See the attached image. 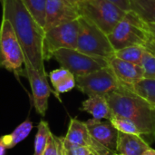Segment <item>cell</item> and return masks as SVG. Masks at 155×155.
<instances>
[{
    "instance_id": "8",
    "label": "cell",
    "mask_w": 155,
    "mask_h": 155,
    "mask_svg": "<svg viewBox=\"0 0 155 155\" xmlns=\"http://www.w3.org/2000/svg\"><path fill=\"white\" fill-rule=\"evenodd\" d=\"M75 87L88 97L93 95L105 96L118 90L121 84L108 65L85 75L76 76Z\"/></svg>"
},
{
    "instance_id": "32",
    "label": "cell",
    "mask_w": 155,
    "mask_h": 155,
    "mask_svg": "<svg viewBox=\"0 0 155 155\" xmlns=\"http://www.w3.org/2000/svg\"><path fill=\"white\" fill-rule=\"evenodd\" d=\"M143 155H155V150L152 149V148H149Z\"/></svg>"
},
{
    "instance_id": "3",
    "label": "cell",
    "mask_w": 155,
    "mask_h": 155,
    "mask_svg": "<svg viewBox=\"0 0 155 155\" xmlns=\"http://www.w3.org/2000/svg\"><path fill=\"white\" fill-rule=\"evenodd\" d=\"M151 36L148 24L132 10L126 12L123 19L108 35L114 51L132 45L144 47Z\"/></svg>"
},
{
    "instance_id": "1",
    "label": "cell",
    "mask_w": 155,
    "mask_h": 155,
    "mask_svg": "<svg viewBox=\"0 0 155 155\" xmlns=\"http://www.w3.org/2000/svg\"><path fill=\"white\" fill-rule=\"evenodd\" d=\"M3 18L7 19L18 38L25 60L42 73L45 70L43 52L44 29L30 14L23 0H2Z\"/></svg>"
},
{
    "instance_id": "4",
    "label": "cell",
    "mask_w": 155,
    "mask_h": 155,
    "mask_svg": "<svg viewBox=\"0 0 155 155\" xmlns=\"http://www.w3.org/2000/svg\"><path fill=\"white\" fill-rule=\"evenodd\" d=\"M78 22L79 32L76 50L106 61L114 56L115 51L108 38V35L84 16H80Z\"/></svg>"
},
{
    "instance_id": "31",
    "label": "cell",
    "mask_w": 155,
    "mask_h": 155,
    "mask_svg": "<svg viewBox=\"0 0 155 155\" xmlns=\"http://www.w3.org/2000/svg\"><path fill=\"white\" fill-rule=\"evenodd\" d=\"M5 150H6L5 146L4 145V143H3L2 141L0 140V155H5Z\"/></svg>"
},
{
    "instance_id": "15",
    "label": "cell",
    "mask_w": 155,
    "mask_h": 155,
    "mask_svg": "<svg viewBox=\"0 0 155 155\" xmlns=\"http://www.w3.org/2000/svg\"><path fill=\"white\" fill-rule=\"evenodd\" d=\"M150 148L141 135L119 132L116 153L119 155H143Z\"/></svg>"
},
{
    "instance_id": "7",
    "label": "cell",
    "mask_w": 155,
    "mask_h": 155,
    "mask_svg": "<svg viewBox=\"0 0 155 155\" xmlns=\"http://www.w3.org/2000/svg\"><path fill=\"white\" fill-rule=\"evenodd\" d=\"M79 32L78 18L58 25L45 32L43 52L45 61L53 58V54L63 48L76 49Z\"/></svg>"
},
{
    "instance_id": "19",
    "label": "cell",
    "mask_w": 155,
    "mask_h": 155,
    "mask_svg": "<svg viewBox=\"0 0 155 155\" xmlns=\"http://www.w3.org/2000/svg\"><path fill=\"white\" fill-rule=\"evenodd\" d=\"M32 129L33 124L30 121L26 120L23 124L18 125L16 129L10 134H6L0 137V140L2 141L6 149H11L15 147L17 143L25 140L29 135Z\"/></svg>"
},
{
    "instance_id": "2",
    "label": "cell",
    "mask_w": 155,
    "mask_h": 155,
    "mask_svg": "<svg viewBox=\"0 0 155 155\" xmlns=\"http://www.w3.org/2000/svg\"><path fill=\"white\" fill-rule=\"evenodd\" d=\"M104 97L114 115L134 123L149 143L155 141V107L123 85Z\"/></svg>"
},
{
    "instance_id": "27",
    "label": "cell",
    "mask_w": 155,
    "mask_h": 155,
    "mask_svg": "<svg viewBox=\"0 0 155 155\" xmlns=\"http://www.w3.org/2000/svg\"><path fill=\"white\" fill-rule=\"evenodd\" d=\"M93 152L84 146L71 143L64 137V155H90Z\"/></svg>"
},
{
    "instance_id": "5",
    "label": "cell",
    "mask_w": 155,
    "mask_h": 155,
    "mask_svg": "<svg viewBox=\"0 0 155 155\" xmlns=\"http://www.w3.org/2000/svg\"><path fill=\"white\" fill-rule=\"evenodd\" d=\"M80 16L94 23L106 35H109L123 19L127 11L109 0H78Z\"/></svg>"
},
{
    "instance_id": "33",
    "label": "cell",
    "mask_w": 155,
    "mask_h": 155,
    "mask_svg": "<svg viewBox=\"0 0 155 155\" xmlns=\"http://www.w3.org/2000/svg\"><path fill=\"white\" fill-rule=\"evenodd\" d=\"M90 155H96V154H94V153H91Z\"/></svg>"
},
{
    "instance_id": "34",
    "label": "cell",
    "mask_w": 155,
    "mask_h": 155,
    "mask_svg": "<svg viewBox=\"0 0 155 155\" xmlns=\"http://www.w3.org/2000/svg\"><path fill=\"white\" fill-rule=\"evenodd\" d=\"M114 155H119V154H117V153H114Z\"/></svg>"
},
{
    "instance_id": "25",
    "label": "cell",
    "mask_w": 155,
    "mask_h": 155,
    "mask_svg": "<svg viewBox=\"0 0 155 155\" xmlns=\"http://www.w3.org/2000/svg\"><path fill=\"white\" fill-rule=\"evenodd\" d=\"M44 155H64V137L50 134Z\"/></svg>"
},
{
    "instance_id": "21",
    "label": "cell",
    "mask_w": 155,
    "mask_h": 155,
    "mask_svg": "<svg viewBox=\"0 0 155 155\" xmlns=\"http://www.w3.org/2000/svg\"><path fill=\"white\" fill-rule=\"evenodd\" d=\"M146 49L141 45H132L114 52V56L124 61L142 65V61Z\"/></svg>"
},
{
    "instance_id": "29",
    "label": "cell",
    "mask_w": 155,
    "mask_h": 155,
    "mask_svg": "<svg viewBox=\"0 0 155 155\" xmlns=\"http://www.w3.org/2000/svg\"><path fill=\"white\" fill-rule=\"evenodd\" d=\"M144 48L146 49V51H148L149 53H151L155 56V38L151 36V38L145 45Z\"/></svg>"
},
{
    "instance_id": "14",
    "label": "cell",
    "mask_w": 155,
    "mask_h": 155,
    "mask_svg": "<svg viewBox=\"0 0 155 155\" xmlns=\"http://www.w3.org/2000/svg\"><path fill=\"white\" fill-rule=\"evenodd\" d=\"M107 62L121 85L126 88H131L134 84L143 79L142 65L124 61L115 56H113Z\"/></svg>"
},
{
    "instance_id": "22",
    "label": "cell",
    "mask_w": 155,
    "mask_h": 155,
    "mask_svg": "<svg viewBox=\"0 0 155 155\" xmlns=\"http://www.w3.org/2000/svg\"><path fill=\"white\" fill-rule=\"evenodd\" d=\"M23 2L38 25L44 29L45 23L46 0H23Z\"/></svg>"
},
{
    "instance_id": "10",
    "label": "cell",
    "mask_w": 155,
    "mask_h": 155,
    "mask_svg": "<svg viewBox=\"0 0 155 155\" xmlns=\"http://www.w3.org/2000/svg\"><path fill=\"white\" fill-rule=\"evenodd\" d=\"M24 67L25 74L30 83L35 108L40 115L45 116L48 107V99L51 94L47 74L33 67L26 60H25Z\"/></svg>"
},
{
    "instance_id": "12",
    "label": "cell",
    "mask_w": 155,
    "mask_h": 155,
    "mask_svg": "<svg viewBox=\"0 0 155 155\" xmlns=\"http://www.w3.org/2000/svg\"><path fill=\"white\" fill-rule=\"evenodd\" d=\"M64 140L74 144L87 147L93 152V153L96 155L114 154V153L109 151L104 146L97 143L91 136L85 123L79 121L77 118L71 119Z\"/></svg>"
},
{
    "instance_id": "28",
    "label": "cell",
    "mask_w": 155,
    "mask_h": 155,
    "mask_svg": "<svg viewBox=\"0 0 155 155\" xmlns=\"http://www.w3.org/2000/svg\"><path fill=\"white\" fill-rule=\"evenodd\" d=\"M118 5L120 8H122L124 11H129L130 10V5H129V1L128 0H109Z\"/></svg>"
},
{
    "instance_id": "9",
    "label": "cell",
    "mask_w": 155,
    "mask_h": 155,
    "mask_svg": "<svg viewBox=\"0 0 155 155\" xmlns=\"http://www.w3.org/2000/svg\"><path fill=\"white\" fill-rule=\"evenodd\" d=\"M53 58L61 64V67L70 71L75 77L108 66L106 60L87 55L76 49H59L53 54Z\"/></svg>"
},
{
    "instance_id": "16",
    "label": "cell",
    "mask_w": 155,
    "mask_h": 155,
    "mask_svg": "<svg viewBox=\"0 0 155 155\" xmlns=\"http://www.w3.org/2000/svg\"><path fill=\"white\" fill-rule=\"evenodd\" d=\"M81 110L88 113L93 116V118L98 120L106 119L111 121L114 115L106 101V98L102 95L89 96L88 99L83 102Z\"/></svg>"
},
{
    "instance_id": "23",
    "label": "cell",
    "mask_w": 155,
    "mask_h": 155,
    "mask_svg": "<svg viewBox=\"0 0 155 155\" xmlns=\"http://www.w3.org/2000/svg\"><path fill=\"white\" fill-rule=\"evenodd\" d=\"M51 134L47 122L41 121L37 126V133L35 138V153L34 155H44L48 137Z\"/></svg>"
},
{
    "instance_id": "24",
    "label": "cell",
    "mask_w": 155,
    "mask_h": 155,
    "mask_svg": "<svg viewBox=\"0 0 155 155\" xmlns=\"http://www.w3.org/2000/svg\"><path fill=\"white\" fill-rule=\"evenodd\" d=\"M111 123L114 124V126L122 133H125V134H137V135H141V133L139 131V129L136 127V125L132 123L130 120L122 117V116H118V115H114V117L111 120Z\"/></svg>"
},
{
    "instance_id": "11",
    "label": "cell",
    "mask_w": 155,
    "mask_h": 155,
    "mask_svg": "<svg viewBox=\"0 0 155 155\" xmlns=\"http://www.w3.org/2000/svg\"><path fill=\"white\" fill-rule=\"evenodd\" d=\"M78 0H46L45 23L44 31H47L54 26L75 20L80 17Z\"/></svg>"
},
{
    "instance_id": "17",
    "label": "cell",
    "mask_w": 155,
    "mask_h": 155,
    "mask_svg": "<svg viewBox=\"0 0 155 155\" xmlns=\"http://www.w3.org/2000/svg\"><path fill=\"white\" fill-rule=\"evenodd\" d=\"M50 81L58 97L59 94H64L75 87V76L67 69L60 67L49 74Z\"/></svg>"
},
{
    "instance_id": "13",
    "label": "cell",
    "mask_w": 155,
    "mask_h": 155,
    "mask_svg": "<svg viewBox=\"0 0 155 155\" xmlns=\"http://www.w3.org/2000/svg\"><path fill=\"white\" fill-rule=\"evenodd\" d=\"M91 136L109 151L116 153L119 131L114 126L111 121L89 119L85 122Z\"/></svg>"
},
{
    "instance_id": "30",
    "label": "cell",
    "mask_w": 155,
    "mask_h": 155,
    "mask_svg": "<svg viewBox=\"0 0 155 155\" xmlns=\"http://www.w3.org/2000/svg\"><path fill=\"white\" fill-rule=\"evenodd\" d=\"M148 24V30L150 35H152V37L155 38V24H152V23H147Z\"/></svg>"
},
{
    "instance_id": "26",
    "label": "cell",
    "mask_w": 155,
    "mask_h": 155,
    "mask_svg": "<svg viewBox=\"0 0 155 155\" xmlns=\"http://www.w3.org/2000/svg\"><path fill=\"white\" fill-rule=\"evenodd\" d=\"M142 67L143 69V78L155 80V56L145 51L143 61Z\"/></svg>"
},
{
    "instance_id": "35",
    "label": "cell",
    "mask_w": 155,
    "mask_h": 155,
    "mask_svg": "<svg viewBox=\"0 0 155 155\" xmlns=\"http://www.w3.org/2000/svg\"><path fill=\"white\" fill-rule=\"evenodd\" d=\"M0 2H2V0H0Z\"/></svg>"
},
{
    "instance_id": "18",
    "label": "cell",
    "mask_w": 155,
    "mask_h": 155,
    "mask_svg": "<svg viewBox=\"0 0 155 155\" xmlns=\"http://www.w3.org/2000/svg\"><path fill=\"white\" fill-rule=\"evenodd\" d=\"M130 10L146 23L155 24V0H128Z\"/></svg>"
},
{
    "instance_id": "20",
    "label": "cell",
    "mask_w": 155,
    "mask_h": 155,
    "mask_svg": "<svg viewBox=\"0 0 155 155\" xmlns=\"http://www.w3.org/2000/svg\"><path fill=\"white\" fill-rule=\"evenodd\" d=\"M128 89L155 107V80L143 78Z\"/></svg>"
},
{
    "instance_id": "6",
    "label": "cell",
    "mask_w": 155,
    "mask_h": 155,
    "mask_svg": "<svg viewBox=\"0 0 155 155\" xmlns=\"http://www.w3.org/2000/svg\"><path fill=\"white\" fill-rule=\"evenodd\" d=\"M25 56L11 23L2 17L0 25V68L15 74H23Z\"/></svg>"
}]
</instances>
